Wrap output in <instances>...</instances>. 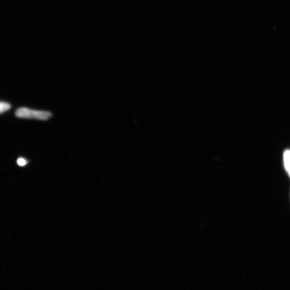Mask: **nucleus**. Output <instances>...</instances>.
<instances>
[{"label": "nucleus", "mask_w": 290, "mask_h": 290, "mask_svg": "<svg viewBox=\"0 0 290 290\" xmlns=\"http://www.w3.org/2000/svg\"><path fill=\"white\" fill-rule=\"evenodd\" d=\"M15 116L21 118L46 120L51 117L52 114L49 111L33 110L23 107L16 110Z\"/></svg>", "instance_id": "1"}, {"label": "nucleus", "mask_w": 290, "mask_h": 290, "mask_svg": "<svg viewBox=\"0 0 290 290\" xmlns=\"http://www.w3.org/2000/svg\"><path fill=\"white\" fill-rule=\"evenodd\" d=\"M285 165L290 176V151H287L285 154Z\"/></svg>", "instance_id": "2"}, {"label": "nucleus", "mask_w": 290, "mask_h": 290, "mask_svg": "<svg viewBox=\"0 0 290 290\" xmlns=\"http://www.w3.org/2000/svg\"><path fill=\"white\" fill-rule=\"evenodd\" d=\"M11 108V105L5 102H2L0 104V112L2 113L6 111L9 110Z\"/></svg>", "instance_id": "3"}, {"label": "nucleus", "mask_w": 290, "mask_h": 290, "mask_svg": "<svg viewBox=\"0 0 290 290\" xmlns=\"http://www.w3.org/2000/svg\"><path fill=\"white\" fill-rule=\"evenodd\" d=\"M17 163L19 166H24L27 164V161L24 158H20L17 160Z\"/></svg>", "instance_id": "4"}]
</instances>
